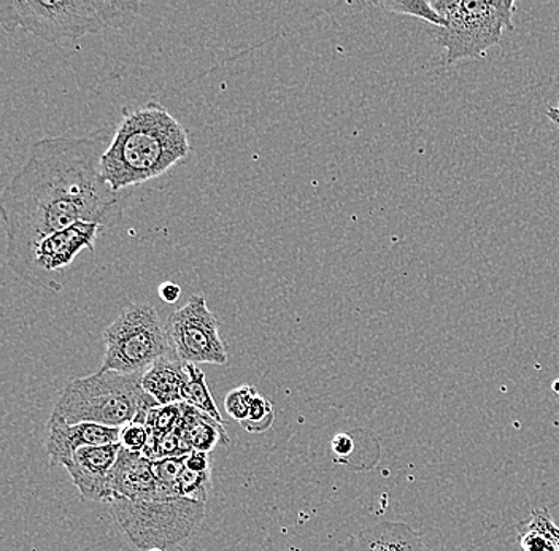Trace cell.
Returning a JSON list of instances; mask_svg holds the SVG:
<instances>
[{
    "label": "cell",
    "mask_w": 559,
    "mask_h": 551,
    "mask_svg": "<svg viewBox=\"0 0 559 551\" xmlns=\"http://www.w3.org/2000/svg\"><path fill=\"white\" fill-rule=\"evenodd\" d=\"M353 445H355L353 444V439L349 438L348 434H345V432H341V434H337L332 439L331 450L335 456L344 458V456H348L349 453L353 452Z\"/></svg>",
    "instance_id": "cell-26"
},
{
    "label": "cell",
    "mask_w": 559,
    "mask_h": 551,
    "mask_svg": "<svg viewBox=\"0 0 559 551\" xmlns=\"http://www.w3.org/2000/svg\"><path fill=\"white\" fill-rule=\"evenodd\" d=\"M432 7L445 20L437 27L436 41L445 50L447 64L481 58L513 29V0H435Z\"/></svg>",
    "instance_id": "cell-5"
},
{
    "label": "cell",
    "mask_w": 559,
    "mask_h": 551,
    "mask_svg": "<svg viewBox=\"0 0 559 551\" xmlns=\"http://www.w3.org/2000/svg\"><path fill=\"white\" fill-rule=\"evenodd\" d=\"M185 469H187V467H185V456L163 458L153 462V470H155L159 498H178L177 484Z\"/></svg>",
    "instance_id": "cell-18"
},
{
    "label": "cell",
    "mask_w": 559,
    "mask_h": 551,
    "mask_svg": "<svg viewBox=\"0 0 559 551\" xmlns=\"http://www.w3.org/2000/svg\"><path fill=\"white\" fill-rule=\"evenodd\" d=\"M181 414H183V403L153 407L145 423L150 435L159 439L173 432L177 428L178 421H180Z\"/></svg>",
    "instance_id": "cell-20"
},
{
    "label": "cell",
    "mask_w": 559,
    "mask_h": 551,
    "mask_svg": "<svg viewBox=\"0 0 559 551\" xmlns=\"http://www.w3.org/2000/svg\"><path fill=\"white\" fill-rule=\"evenodd\" d=\"M187 380V364L178 361L175 356H166L143 372L140 383L143 392L153 397L159 406H173L183 403L181 392Z\"/></svg>",
    "instance_id": "cell-14"
},
{
    "label": "cell",
    "mask_w": 559,
    "mask_h": 551,
    "mask_svg": "<svg viewBox=\"0 0 559 551\" xmlns=\"http://www.w3.org/2000/svg\"><path fill=\"white\" fill-rule=\"evenodd\" d=\"M104 371L142 374L173 355L167 323L150 303H131L104 331Z\"/></svg>",
    "instance_id": "cell-7"
},
{
    "label": "cell",
    "mask_w": 559,
    "mask_h": 551,
    "mask_svg": "<svg viewBox=\"0 0 559 551\" xmlns=\"http://www.w3.org/2000/svg\"><path fill=\"white\" fill-rule=\"evenodd\" d=\"M257 396L258 390L253 385H242L227 393L225 407L229 417L236 423L243 424L248 420V415H250L251 406H253Z\"/></svg>",
    "instance_id": "cell-22"
},
{
    "label": "cell",
    "mask_w": 559,
    "mask_h": 551,
    "mask_svg": "<svg viewBox=\"0 0 559 551\" xmlns=\"http://www.w3.org/2000/svg\"><path fill=\"white\" fill-rule=\"evenodd\" d=\"M548 118H550V120L554 121L555 125H557L559 129V106L548 110Z\"/></svg>",
    "instance_id": "cell-28"
},
{
    "label": "cell",
    "mask_w": 559,
    "mask_h": 551,
    "mask_svg": "<svg viewBox=\"0 0 559 551\" xmlns=\"http://www.w3.org/2000/svg\"><path fill=\"white\" fill-rule=\"evenodd\" d=\"M148 551H167V550H163V549H152V550H148Z\"/></svg>",
    "instance_id": "cell-30"
},
{
    "label": "cell",
    "mask_w": 559,
    "mask_h": 551,
    "mask_svg": "<svg viewBox=\"0 0 559 551\" xmlns=\"http://www.w3.org/2000/svg\"><path fill=\"white\" fill-rule=\"evenodd\" d=\"M554 392L557 393L559 396V380H557V382L554 383Z\"/></svg>",
    "instance_id": "cell-29"
},
{
    "label": "cell",
    "mask_w": 559,
    "mask_h": 551,
    "mask_svg": "<svg viewBox=\"0 0 559 551\" xmlns=\"http://www.w3.org/2000/svg\"><path fill=\"white\" fill-rule=\"evenodd\" d=\"M191 153L185 125L157 103L124 110L103 156V177L115 193L164 176Z\"/></svg>",
    "instance_id": "cell-2"
},
{
    "label": "cell",
    "mask_w": 559,
    "mask_h": 551,
    "mask_svg": "<svg viewBox=\"0 0 559 551\" xmlns=\"http://www.w3.org/2000/svg\"><path fill=\"white\" fill-rule=\"evenodd\" d=\"M157 295H159L160 301L173 306V303H177L178 299H180L181 288L174 284V282H164L159 289H157Z\"/></svg>",
    "instance_id": "cell-27"
},
{
    "label": "cell",
    "mask_w": 559,
    "mask_h": 551,
    "mask_svg": "<svg viewBox=\"0 0 559 551\" xmlns=\"http://www.w3.org/2000/svg\"><path fill=\"white\" fill-rule=\"evenodd\" d=\"M373 5L380 7L386 12L428 21L437 27L445 26V20L439 15V12L432 7V2H428V0H393V2H376Z\"/></svg>",
    "instance_id": "cell-19"
},
{
    "label": "cell",
    "mask_w": 559,
    "mask_h": 551,
    "mask_svg": "<svg viewBox=\"0 0 559 551\" xmlns=\"http://www.w3.org/2000/svg\"><path fill=\"white\" fill-rule=\"evenodd\" d=\"M104 229L96 223L82 221L64 231L48 233L10 268L16 277L34 288L58 295L64 289V272L82 251L94 253L97 237Z\"/></svg>",
    "instance_id": "cell-8"
},
{
    "label": "cell",
    "mask_w": 559,
    "mask_h": 551,
    "mask_svg": "<svg viewBox=\"0 0 559 551\" xmlns=\"http://www.w3.org/2000/svg\"><path fill=\"white\" fill-rule=\"evenodd\" d=\"M111 488H114L115 501L118 499L146 501V499L159 498L152 459L146 458L142 453L121 448L118 462L111 470Z\"/></svg>",
    "instance_id": "cell-12"
},
{
    "label": "cell",
    "mask_w": 559,
    "mask_h": 551,
    "mask_svg": "<svg viewBox=\"0 0 559 551\" xmlns=\"http://www.w3.org/2000/svg\"><path fill=\"white\" fill-rule=\"evenodd\" d=\"M187 369L188 380L185 383L183 392H181V400L218 421V423H223L222 414H219L218 406H216L215 399L210 393L204 372L195 364H187Z\"/></svg>",
    "instance_id": "cell-17"
},
{
    "label": "cell",
    "mask_w": 559,
    "mask_h": 551,
    "mask_svg": "<svg viewBox=\"0 0 559 551\" xmlns=\"http://www.w3.org/2000/svg\"><path fill=\"white\" fill-rule=\"evenodd\" d=\"M175 431L185 439L192 452L209 453L216 445L230 444V439L227 438L223 423H218V421L185 403L183 414H181Z\"/></svg>",
    "instance_id": "cell-15"
},
{
    "label": "cell",
    "mask_w": 559,
    "mask_h": 551,
    "mask_svg": "<svg viewBox=\"0 0 559 551\" xmlns=\"http://www.w3.org/2000/svg\"><path fill=\"white\" fill-rule=\"evenodd\" d=\"M185 467L192 472H210L209 453L191 452L185 456Z\"/></svg>",
    "instance_id": "cell-25"
},
{
    "label": "cell",
    "mask_w": 559,
    "mask_h": 551,
    "mask_svg": "<svg viewBox=\"0 0 559 551\" xmlns=\"http://www.w3.org/2000/svg\"><path fill=\"white\" fill-rule=\"evenodd\" d=\"M142 374L100 369L96 374L70 380L59 394L50 418L69 424L96 423L110 428H122L132 421L145 424L150 411L159 404L143 392Z\"/></svg>",
    "instance_id": "cell-4"
},
{
    "label": "cell",
    "mask_w": 559,
    "mask_h": 551,
    "mask_svg": "<svg viewBox=\"0 0 559 551\" xmlns=\"http://www.w3.org/2000/svg\"><path fill=\"white\" fill-rule=\"evenodd\" d=\"M120 429L96 423L69 424L50 418L47 452L51 466H64L80 448L85 446L120 444Z\"/></svg>",
    "instance_id": "cell-11"
},
{
    "label": "cell",
    "mask_w": 559,
    "mask_h": 551,
    "mask_svg": "<svg viewBox=\"0 0 559 551\" xmlns=\"http://www.w3.org/2000/svg\"><path fill=\"white\" fill-rule=\"evenodd\" d=\"M150 432L145 424L132 421L120 429V445L121 448L128 450L132 453L145 452L146 444H148Z\"/></svg>",
    "instance_id": "cell-24"
},
{
    "label": "cell",
    "mask_w": 559,
    "mask_h": 551,
    "mask_svg": "<svg viewBox=\"0 0 559 551\" xmlns=\"http://www.w3.org/2000/svg\"><path fill=\"white\" fill-rule=\"evenodd\" d=\"M114 134L41 139L0 197L7 236V264L13 266L48 233L76 223L120 225L124 204L103 177V156Z\"/></svg>",
    "instance_id": "cell-1"
},
{
    "label": "cell",
    "mask_w": 559,
    "mask_h": 551,
    "mask_svg": "<svg viewBox=\"0 0 559 551\" xmlns=\"http://www.w3.org/2000/svg\"><path fill=\"white\" fill-rule=\"evenodd\" d=\"M110 505L129 542L143 551L178 549L205 518V504L185 498L118 499Z\"/></svg>",
    "instance_id": "cell-6"
},
{
    "label": "cell",
    "mask_w": 559,
    "mask_h": 551,
    "mask_svg": "<svg viewBox=\"0 0 559 551\" xmlns=\"http://www.w3.org/2000/svg\"><path fill=\"white\" fill-rule=\"evenodd\" d=\"M173 355L185 364L226 366L227 348L219 336L218 320L204 295H192L167 320Z\"/></svg>",
    "instance_id": "cell-9"
},
{
    "label": "cell",
    "mask_w": 559,
    "mask_h": 551,
    "mask_svg": "<svg viewBox=\"0 0 559 551\" xmlns=\"http://www.w3.org/2000/svg\"><path fill=\"white\" fill-rule=\"evenodd\" d=\"M516 532L522 551H559V526L548 508L531 512L516 525Z\"/></svg>",
    "instance_id": "cell-16"
},
{
    "label": "cell",
    "mask_w": 559,
    "mask_h": 551,
    "mask_svg": "<svg viewBox=\"0 0 559 551\" xmlns=\"http://www.w3.org/2000/svg\"><path fill=\"white\" fill-rule=\"evenodd\" d=\"M341 551H431L405 523L382 522L353 536Z\"/></svg>",
    "instance_id": "cell-13"
},
{
    "label": "cell",
    "mask_w": 559,
    "mask_h": 551,
    "mask_svg": "<svg viewBox=\"0 0 559 551\" xmlns=\"http://www.w3.org/2000/svg\"><path fill=\"white\" fill-rule=\"evenodd\" d=\"M120 444L85 446L64 464L83 501L114 504L111 470L120 456Z\"/></svg>",
    "instance_id": "cell-10"
},
{
    "label": "cell",
    "mask_w": 559,
    "mask_h": 551,
    "mask_svg": "<svg viewBox=\"0 0 559 551\" xmlns=\"http://www.w3.org/2000/svg\"><path fill=\"white\" fill-rule=\"evenodd\" d=\"M275 410L272 407L271 400L265 399L264 396L258 394L254 399L253 406H251L250 415L248 420L242 424L245 431L254 432V434H261V432L267 431L274 424Z\"/></svg>",
    "instance_id": "cell-23"
},
{
    "label": "cell",
    "mask_w": 559,
    "mask_h": 551,
    "mask_svg": "<svg viewBox=\"0 0 559 551\" xmlns=\"http://www.w3.org/2000/svg\"><path fill=\"white\" fill-rule=\"evenodd\" d=\"M140 3L110 0H0V23L9 33L26 31L48 44L131 26Z\"/></svg>",
    "instance_id": "cell-3"
},
{
    "label": "cell",
    "mask_w": 559,
    "mask_h": 551,
    "mask_svg": "<svg viewBox=\"0 0 559 551\" xmlns=\"http://www.w3.org/2000/svg\"><path fill=\"white\" fill-rule=\"evenodd\" d=\"M210 484H212V470L210 472H192L185 469L177 484L178 498L205 504L209 499Z\"/></svg>",
    "instance_id": "cell-21"
}]
</instances>
